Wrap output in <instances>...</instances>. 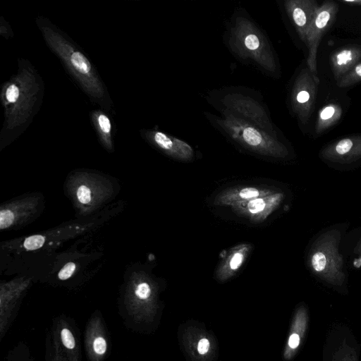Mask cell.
<instances>
[{"instance_id":"obj_6","label":"cell","mask_w":361,"mask_h":361,"mask_svg":"<svg viewBox=\"0 0 361 361\" xmlns=\"http://www.w3.org/2000/svg\"><path fill=\"white\" fill-rule=\"evenodd\" d=\"M84 347L87 361H105L111 350V336L101 310L89 317L84 331Z\"/></svg>"},{"instance_id":"obj_8","label":"cell","mask_w":361,"mask_h":361,"mask_svg":"<svg viewBox=\"0 0 361 361\" xmlns=\"http://www.w3.org/2000/svg\"><path fill=\"white\" fill-rule=\"evenodd\" d=\"M49 332L67 361H82L80 332L73 318L65 313L55 316Z\"/></svg>"},{"instance_id":"obj_27","label":"cell","mask_w":361,"mask_h":361,"mask_svg":"<svg viewBox=\"0 0 361 361\" xmlns=\"http://www.w3.org/2000/svg\"><path fill=\"white\" fill-rule=\"evenodd\" d=\"M300 343V337L297 334H293L288 340V345L292 348H295Z\"/></svg>"},{"instance_id":"obj_7","label":"cell","mask_w":361,"mask_h":361,"mask_svg":"<svg viewBox=\"0 0 361 361\" xmlns=\"http://www.w3.org/2000/svg\"><path fill=\"white\" fill-rule=\"evenodd\" d=\"M338 11V4L333 1H325L319 6L309 27L305 44L309 49L307 65L317 82V56L319 42L329 28L334 24Z\"/></svg>"},{"instance_id":"obj_28","label":"cell","mask_w":361,"mask_h":361,"mask_svg":"<svg viewBox=\"0 0 361 361\" xmlns=\"http://www.w3.org/2000/svg\"><path fill=\"white\" fill-rule=\"evenodd\" d=\"M343 2H345V3H348V4H352L353 5H357V6H361V0H354V1H352V0H343L342 1Z\"/></svg>"},{"instance_id":"obj_10","label":"cell","mask_w":361,"mask_h":361,"mask_svg":"<svg viewBox=\"0 0 361 361\" xmlns=\"http://www.w3.org/2000/svg\"><path fill=\"white\" fill-rule=\"evenodd\" d=\"M276 192L271 187L262 185H238L218 193L213 202L216 206L233 207L237 204Z\"/></svg>"},{"instance_id":"obj_12","label":"cell","mask_w":361,"mask_h":361,"mask_svg":"<svg viewBox=\"0 0 361 361\" xmlns=\"http://www.w3.org/2000/svg\"><path fill=\"white\" fill-rule=\"evenodd\" d=\"M319 7L315 0L293 1L289 3L292 19L305 43L309 27Z\"/></svg>"},{"instance_id":"obj_22","label":"cell","mask_w":361,"mask_h":361,"mask_svg":"<svg viewBox=\"0 0 361 361\" xmlns=\"http://www.w3.org/2000/svg\"><path fill=\"white\" fill-rule=\"evenodd\" d=\"M326 259L325 255L320 252H316L312 259V264L317 271H322L326 267Z\"/></svg>"},{"instance_id":"obj_16","label":"cell","mask_w":361,"mask_h":361,"mask_svg":"<svg viewBox=\"0 0 361 361\" xmlns=\"http://www.w3.org/2000/svg\"><path fill=\"white\" fill-rule=\"evenodd\" d=\"M242 138L250 147L267 154H277L278 152L271 144L268 142L257 130L252 127L243 129Z\"/></svg>"},{"instance_id":"obj_17","label":"cell","mask_w":361,"mask_h":361,"mask_svg":"<svg viewBox=\"0 0 361 361\" xmlns=\"http://www.w3.org/2000/svg\"><path fill=\"white\" fill-rule=\"evenodd\" d=\"M341 114V108L337 104L324 106L319 114L315 127L317 133H322L335 124L340 119Z\"/></svg>"},{"instance_id":"obj_5","label":"cell","mask_w":361,"mask_h":361,"mask_svg":"<svg viewBox=\"0 0 361 361\" xmlns=\"http://www.w3.org/2000/svg\"><path fill=\"white\" fill-rule=\"evenodd\" d=\"M91 224L92 223L90 221L68 224L44 233L5 241L1 244V247L16 252L36 251L54 243L61 242L62 239L81 233L90 228Z\"/></svg>"},{"instance_id":"obj_4","label":"cell","mask_w":361,"mask_h":361,"mask_svg":"<svg viewBox=\"0 0 361 361\" xmlns=\"http://www.w3.org/2000/svg\"><path fill=\"white\" fill-rule=\"evenodd\" d=\"M32 278L18 276L0 284V341L14 322L21 302L31 286Z\"/></svg>"},{"instance_id":"obj_23","label":"cell","mask_w":361,"mask_h":361,"mask_svg":"<svg viewBox=\"0 0 361 361\" xmlns=\"http://www.w3.org/2000/svg\"><path fill=\"white\" fill-rule=\"evenodd\" d=\"M245 45L250 50H255L259 47L258 37L253 34L248 35L245 39Z\"/></svg>"},{"instance_id":"obj_2","label":"cell","mask_w":361,"mask_h":361,"mask_svg":"<svg viewBox=\"0 0 361 361\" xmlns=\"http://www.w3.org/2000/svg\"><path fill=\"white\" fill-rule=\"evenodd\" d=\"M64 190L76 215L86 218L113 200L118 189L111 177L83 170L67 176Z\"/></svg>"},{"instance_id":"obj_18","label":"cell","mask_w":361,"mask_h":361,"mask_svg":"<svg viewBox=\"0 0 361 361\" xmlns=\"http://www.w3.org/2000/svg\"><path fill=\"white\" fill-rule=\"evenodd\" d=\"M1 361H35V359L27 343L21 341L7 352Z\"/></svg>"},{"instance_id":"obj_19","label":"cell","mask_w":361,"mask_h":361,"mask_svg":"<svg viewBox=\"0 0 361 361\" xmlns=\"http://www.w3.org/2000/svg\"><path fill=\"white\" fill-rule=\"evenodd\" d=\"M361 81V63H357L353 69L337 82L339 87L351 86Z\"/></svg>"},{"instance_id":"obj_15","label":"cell","mask_w":361,"mask_h":361,"mask_svg":"<svg viewBox=\"0 0 361 361\" xmlns=\"http://www.w3.org/2000/svg\"><path fill=\"white\" fill-rule=\"evenodd\" d=\"M153 138L159 148L174 158L188 161L193 155L191 147L182 140L170 137L161 132H156Z\"/></svg>"},{"instance_id":"obj_13","label":"cell","mask_w":361,"mask_h":361,"mask_svg":"<svg viewBox=\"0 0 361 361\" xmlns=\"http://www.w3.org/2000/svg\"><path fill=\"white\" fill-rule=\"evenodd\" d=\"M360 59V46H348L331 54L330 64L337 82L353 69Z\"/></svg>"},{"instance_id":"obj_20","label":"cell","mask_w":361,"mask_h":361,"mask_svg":"<svg viewBox=\"0 0 361 361\" xmlns=\"http://www.w3.org/2000/svg\"><path fill=\"white\" fill-rule=\"evenodd\" d=\"M71 63L74 68L83 74L90 73L91 66L86 57L79 51L72 54L71 58Z\"/></svg>"},{"instance_id":"obj_25","label":"cell","mask_w":361,"mask_h":361,"mask_svg":"<svg viewBox=\"0 0 361 361\" xmlns=\"http://www.w3.org/2000/svg\"><path fill=\"white\" fill-rule=\"evenodd\" d=\"M98 122L100 128L104 133H109L111 131V126L109 118L104 115H99Z\"/></svg>"},{"instance_id":"obj_11","label":"cell","mask_w":361,"mask_h":361,"mask_svg":"<svg viewBox=\"0 0 361 361\" xmlns=\"http://www.w3.org/2000/svg\"><path fill=\"white\" fill-rule=\"evenodd\" d=\"M252 249V245L250 243H240L233 247L217 267L216 278L224 281L233 276L242 267Z\"/></svg>"},{"instance_id":"obj_14","label":"cell","mask_w":361,"mask_h":361,"mask_svg":"<svg viewBox=\"0 0 361 361\" xmlns=\"http://www.w3.org/2000/svg\"><path fill=\"white\" fill-rule=\"evenodd\" d=\"M302 85L295 94V101L299 105L301 120L306 122L314 109L318 84L309 73L305 72Z\"/></svg>"},{"instance_id":"obj_21","label":"cell","mask_w":361,"mask_h":361,"mask_svg":"<svg viewBox=\"0 0 361 361\" xmlns=\"http://www.w3.org/2000/svg\"><path fill=\"white\" fill-rule=\"evenodd\" d=\"M355 137H347L339 140L336 146L335 150L339 155H344L348 153L355 145Z\"/></svg>"},{"instance_id":"obj_24","label":"cell","mask_w":361,"mask_h":361,"mask_svg":"<svg viewBox=\"0 0 361 361\" xmlns=\"http://www.w3.org/2000/svg\"><path fill=\"white\" fill-rule=\"evenodd\" d=\"M19 94L18 87L15 85H10L6 92V97L9 102H15Z\"/></svg>"},{"instance_id":"obj_1","label":"cell","mask_w":361,"mask_h":361,"mask_svg":"<svg viewBox=\"0 0 361 361\" xmlns=\"http://www.w3.org/2000/svg\"><path fill=\"white\" fill-rule=\"evenodd\" d=\"M156 283L144 269L128 271L117 300L118 314L131 331L142 333L148 329L152 307L156 298Z\"/></svg>"},{"instance_id":"obj_26","label":"cell","mask_w":361,"mask_h":361,"mask_svg":"<svg viewBox=\"0 0 361 361\" xmlns=\"http://www.w3.org/2000/svg\"><path fill=\"white\" fill-rule=\"evenodd\" d=\"M209 348V342L207 338H202L199 341L197 350L200 354H205L208 351Z\"/></svg>"},{"instance_id":"obj_9","label":"cell","mask_w":361,"mask_h":361,"mask_svg":"<svg viewBox=\"0 0 361 361\" xmlns=\"http://www.w3.org/2000/svg\"><path fill=\"white\" fill-rule=\"evenodd\" d=\"M283 199V194L275 192L272 194L255 198L254 200L237 204L233 210L254 223L264 221L275 211Z\"/></svg>"},{"instance_id":"obj_3","label":"cell","mask_w":361,"mask_h":361,"mask_svg":"<svg viewBox=\"0 0 361 361\" xmlns=\"http://www.w3.org/2000/svg\"><path fill=\"white\" fill-rule=\"evenodd\" d=\"M44 207V196L30 192L4 202L0 207L1 231L20 228L39 216Z\"/></svg>"}]
</instances>
